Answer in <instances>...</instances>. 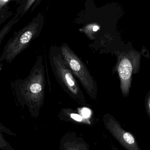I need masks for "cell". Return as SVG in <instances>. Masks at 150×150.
Segmentation results:
<instances>
[{
    "mask_svg": "<svg viewBox=\"0 0 150 150\" xmlns=\"http://www.w3.org/2000/svg\"><path fill=\"white\" fill-rule=\"evenodd\" d=\"M81 114L83 118L87 119L90 117L91 115V111L89 108H84L81 110Z\"/></svg>",
    "mask_w": 150,
    "mask_h": 150,
    "instance_id": "cell-7",
    "label": "cell"
},
{
    "mask_svg": "<svg viewBox=\"0 0 150 150\" xmlns=\"http://www.w3.org/2000/svg\"><path fill=\"white\" fill-rule=\"evenodd\" d=\"M70 116L71 119L77 121L81 122L82 121V117L77 114L72 113L70 115Z\"/></svg>",
    "mask_w": 150,
    "mask_h": 150,
    "instance_id": "cell-8",
    "label": "cell"
},
{
    "mask_svg": "<svg viewBox=\"0 0 150 150\" xmlns=\"http://www.w3.org/2000/svg\"><path fill=\"white\" fill-rule=\"evenodd\" d=\"M107 126L111 134L126 149L141 150L134 136L122 129L117 122L111 120Z\"/></svg>",
    "mask_w": 150,
    "mask_h": 150,
    "instance_id": "cell-4",
    "label": "cell"
},
{
    "mask_svg": "<svg viewBox=\"0 0 150 150\" xmlns=\"http://www.w3.org/2000/svg\"><path fill=\"white\" fill-rule=\"evenodd\" d=\"M134 64L130 59L125 57L120 62L118 71L122 82V86L123 92L127 93L130 85L131 75L132 74Z\"/></svg>",
    "mask_w": 150,
    "mask_h": 150,
    "instance_id": "cell-5",
    "label": "cell"
},
{
    "mask_svg": "<svg viewBox=\"0 0 150 150\" xmlns=\"http://www.w3.org/2000/svg\"><path fill=\"white\" fill-rule=\"evenodd\" d=\"M149 108L150 109V101L149 102Z\"/></svg>",
    "mask_w": 150,
    "mask_h": 150,
    "instance_id": "cell-12",
    "label": "cell"
},
{
    "mask_svg": "<svg viewBox=\"0 0 150 150\" xmlns=\"http://www.w3.org/2000/svg\"><path fill=\"white\" fill-rule=\"evenodd\" d=\"M11 83L16 104L26 108L32 116L37 117L45 101V71L43 56H37L25 78L16 79Z\"/></svg>",
    "mask_w": 150,
    "mask_h": 150,
    "instance_id": "cell-1",
    "label": "cell"
},
{
    "mask_svg": "<svg viewBox=\"0 0 150 150\" xmlns=\"http://www.w3.org/2000/svg\"><path fill=\"white\" fill-rule=\"evenodd\" d=\"M99 30V27L97 25H95L93 27V31L94 32L97 31L98 30Z\"/></svg>",
    "mask_w": 150,
    "mask_h": 150,
    "instance_id": "cell-9",
    "label": "cell"
},
{
    "mask_svg": "<svg viewBox=\"0 0 150 150\" xmlns=\"http://www.w3.org/2000/svg\"><path fill=\"white\" fill-rule=\"evenodd\" d=\"M48 59L52 73L63 90L77 104L87 105L84 94L75 77L65 62L59 46H51Z\"/></svg>",
    "mask_w": 150,
    "mask_h": 150,
    "instance_id": "cell-2",
    "label": "cell"
},
{
    "mask_svg": "<svg viewBox=\"0 0 150 150\" xmlns=\"http://www.w3.org/2000/svg\"><path fill=\"white\" fill-rule=\"evenodd\" d=\"M113 150H117V149H115V148H113Z\"/></svg>",
    "mask_w": 150,
    "mask_h": 150,
    "instance_id": "cell-11",
    "label": "cell"
},
{
    "mask_svg": "<svg viewBox=\"0 0 150 150\" xmlns=\"http://www.w3.org/2000/svg\"><path fill=\"white\" fill-rule=\"evenodd\" d=\"M1 1H3L4 2H7L8 1V0H1Z\"/></svg>",
    "mask_w": 150,
    "mask_h": 150,
    "instance_id": "cell-10",
    "label": "cell"
},
{
    "mask_svg": "<svg viewBox=\"0 0 150 150\" xmlns=\"http://www.w3.org/2000/svg\"><path fill=\"white\" fill-rule=\"evenodd\" d=\"M59 47L65 62L73 75L91 98H95L97 93L96 83L85 64L68 44L63 43Z\"/></svg>",
    "mask_w": 150,
    "mask_h": 150,
    "instance_id": "cell-3",
    "label": "cell"
},
{
    "mask_svg": "<svg viewBox=\"0 0 150 150\" xmlns=\"http://www.w3.org/2000/svg\"><path fill=\"white\" fill-rule=\"evenodd\" d=\"M65 146V150H87L81 144L70 143L67 144Z\"/></svg>",
    "mask_w": 150,
    "mask_h": 150,
    "instance_id": "cell-6",
    "label": "cell"
}]
</instances>
